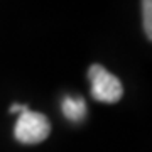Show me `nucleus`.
I'll use <instances>...</instances> for the list:
<instances>
[{"label":"nucleus","instance_id":"20e7f679","mask_svg":"<svg viewBox=\"0 0 152 152\" xmlns=\"http://www.w3.org/2000/svg\"><path fill=\"white\" fill-rule=\"evenodd\" d=\"M142 17H144V31L147 37L152 39V0H142Z\"/></svg>","mask_w":152,"mask_h":152},{"label":"nucleus","instance_id":"f03ea898","mask_svg":"<svg viewBox=\"0 0 152 152\" xmlns=\"http://www.w3.org/2000/svg\"><path fill=\"white\" fill-rule=\"evenodd\" d=\"M49 132H51V124L48 117L32 110H26L24 113L19 115L14 129L15 139L22 144H39L48 139Z\"/></svg>","mask_w":152,"mask_h":152},{"label":"nucleus","instance_id":"39448f33","mask_svg":"<svg viewBox=\"0 0 152 152\" xmlns=\"http://www.w3.org/2000/svg\"><path fill=\"white\" fill-rule=\"evenodd\" d=\"M26 110H29L27 105H19V103H17V105H12V107H10V113H19V115H20V113H24Z\"/></svg>","mask_w":152,"mask_h":152},{"label":"nucleus","instance_id":"7ed1b4c3","mask_svg":"<svg viewBox=\"0 0 152 152\" xmlns=\"http://www.w3.org/2000/svg\"><path fill=\"white\" fill-rule=\"evenodd\" d=\"M61 107H63L64 117L71 122H81L86 117V103L80 96H64Z\"/></svg>","mask_w":152,"mask_h":152},{"label":"nucleus","instance_id":"f257e3e1","mask_svg":"<svg viewBox=\"0 0 152 152\" xmlns=\"http://www.w3.org/2000/svg\"><path fill=\"white\" fill-rule=\"evenodd\" d=\"M88 80H90V90L91 96L103 103H117L122 95L124 88L122 83L115 75L108 73L103 66L93 64L88 69Z\"/></svg>","mask_w":152,"mask_h":152}]
</instances>
